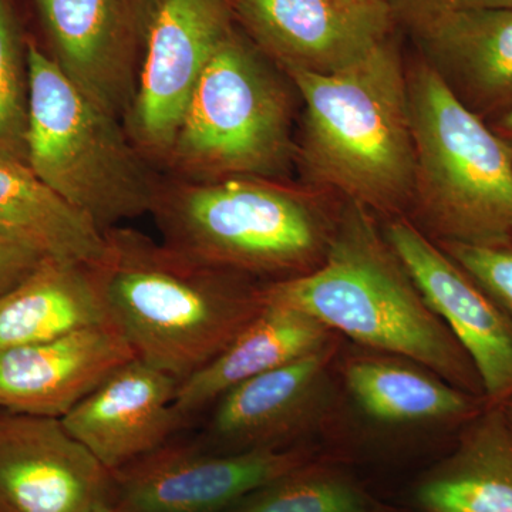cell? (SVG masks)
Returning <instances> with one entry per match:
<instances>
[{
	"instance_id": "1",
	"label": "cell",
	"mask_w": 512,
	"mask_h": 512,
	"mask_svg": "<svg viewBox=\"0 0 512 512\" xmlns=\"http://www.w3.org/2000/svg\"><path fill=\"white\" fill-rule=\"evenodd\" d=\"M90 271L134 355L178 382L220 355L265 308L264 285L119 225Z\"/></svg>"
},
{
	"instance_id": "22",
	"label": "cell",
	"mask_w": 512,
	"mask_h": 512,
	"mask_svg": "<svg viewBox=\"0 0 512 512\" xmlns=\"http://www.w3.org/2000/svg\"><path fill=\"white\" fill-rule=\"evenodd\" d=\"M0 237L43 258L93 265L104 247L103 231L25 161L0 154Z\"/></svg>"
},
{
	"instance_id": "29",
	"label": "cell",
	"mask_w": 512,
	"mask_h": 512,
	"mask_svg": "<svg viewBox=\"0 0 512 512\" xmlns=\"http://www.w3.org/2000/svg\"><path fill=\"white\" fill-rule=\"evenodd\" d=\"M501 409H503L505 420H507L508 426H510L512 433V396L510 399L505 400V402L501 404Z\"/></svg>"
},
{
	"instance_id": "25",
	"label": "cell",
	"mask_w": 512,
	"mask_h": 512,
	"mask_svg": "<svg viewBox=\"0 0 512 512\" xmlns=\"http://www.w3.org/2000/svg\"><path fill=\"white\" fill-rule=\"evenodd\" d=\"M436 242V241H434ZM512 319V239L495 247L437 242Z\"/></svg>"
},
{
	"instance_id": "30",
	"label": "cell",
	"mask_w": 512,
	"mask_h": 512,
	"mask_svg": "<svg viewBox=\"0 0 512 512\" xmlns=\"http://www.w3.org/2000/svg\"><path fill=\"white\" fill-rule=\"evenodd\" d=\"M96 512H119L116 510V508H114V505L113 504H107V505H104V507H101L100 510H97Z\"/></svg>"
},
{
	"instance_id": "15",
	"label": "cell",
	"mask_w": 512,
	"mask_h": 512,
	"mask_svg": "<svg viewBox=\"0 0 512 512\" xmlns=\"http://www.w3.org/2000/svg\"><path fill=\"white\" fill-rule=\"evenodd\" d=\"M393 13L468 110L490 121L512 109V8Z\"/></svg>"
},
{
	"instance_id": "21",
	"label": "cell",
	"mask_w": 512,
	"mask_h": 512,
	"mask_svg": "<svg viewBox=\"0 0 512 512\" xmlns=\"http://www.w3.org/2000/svg\"><path fill=\"white\" fill-rule=\"evenodd\" d=\"M111 325L89 265L46 258L0 296V350Z\"/></svg>"
},
{
	"instance_id": "16",
	"label": "cell",
	"mask_w": 512,
	"mask_h": 512,
	"mask_svg": "<svg viewBox=\"0 0 512 512\" xmlns=\"http://www.w3.org/2000/svg\"><path fill=\"white\" fill-rule=\"evenodd\" d=\"M178 382L134 357L62 421L111 474L170 443L184 420L174 409Z\"/></svg>"
},
{
	"instance_id": "3",
	"label": "cell",
	"mask_w": 512,
	"mask_h": 512,
	"mask_svg": "<svg viewBox=\"0 0 512 512\" xmlns=\"http://www.w3.org/2000/svg\"><path fill=\"white\" fill-rule=\"evenodd\" d=\"M305 101L303 157L323 183L384 214L412 207L414 143L407 73L389 39L342 72L284 70Z\"/></svg>"
},
{
	"instance_id": "23",
	"label": "cell",
	"mask_w": 512,
	"mask_h": 512,
	"mask_svg": "<svg viewBox=\"0 0 512 512\" xmlns=\"http://www.w3.org/2000/svg\"><path fill=\"white\" fill-rule=\"evenodd\" d=\"M229 512H390L320 457L279 478Z\"/></svg>"
},
{
	"instance_id": "8",
	"label": "cell",
	"mask_w": 512,
	"mask_h": 512,
	"mask_svg": "<svg viewBox=\"0 0 512 512\" xmlns=\"http://www.w3.org/2000/svg\"><path fill=\"white\" fill-rule=\"evenodd\" d=\"M320 457L309 444L220 451L170 441L113 473L111 504L119 512H229Z\"/></svg>"
},
{
	"instance_id": "17",
	"label": "cell",
	"mask_w": 512,
	"mask_h": 512,
	"mask_svg": "<svg viewBox=\"0 0 512 512\" xmlns=\"http://www.w3.org/2000/svg\"><path fill=\"white\" fill-rule=\"evenodd\" d=\"M134 357L113 325L0 350V410L63 419Z\"/></svg>"
},
{
	"instance_id": "13",
	"label": "cell",
	"mask_w": 512,
	"mask_h": 512,
	"mask_svg": "<svg viewBox=\"0 0 512 512\" xmlns=\"http://www.w3.org/2000/svg\"><path fill=\"white\" fill-rule=\"evenodd\" d=\"M235 20L282 70L333 74L389 39L387 0H232Z\"/></svg>"
},
{
	"instance_id": "28",
	"label": "cell",
	"mask_w": 512,
	"mask_h": 512,
	"mask_svg": "<svg viewBox=\"0 0 512 512\" xmlns=\"http://www.w3.org/2000/svg\"><path fill=\"white\" fill-rule=\"evenodd\" d=\"M487 123L512 148V109Z\"/></svg>"
},
{
	"instance_id": "27",
	"label": "cell",
	"mask_w": 512,
	"mask_h": 512,
	"mask_svg": "<svg viewBox=\"0 0 512 512\" xmlns=\"http://www.w3.org/2000/svg\"><path fill=\"white\" fill-rule=\"evenodd\" d=\"M397 10H476L511 9L512 0H387Z\"/></svg>"
},
{
	"instance_id": "20",
	"label": "cell",
	"mask_w": 512,
	"mask_h": 512,
	"mask_svg": "<svg viewBox=\"0 0 512 512\" xmlns=\"http://www.w3.org/2000/svg\"><path fill=\"white\" fill-rule=\"evenodd\" d=\"M424 512H512V433L501 406L458 431L453 450L416 490Z\"/></svg>"
},
{
	"instance_id": "31",
	"label": "cell",
	"mask_w": 512,
	"mask_h": 512,
	"mask_svg": "<svg viewBox=\"0 0 512 512\" xmlns=\"http://www.w3.org/2000/svg\"><path fill=\"white\" fill-rule=\"evenodd\" d=\"M349 2H366V0H349Z\"/></svg>"
},
{
	"instance_id": "24",
	"label": "cell",
	"mask_w": 512,
	"mask_h": 512,
	"mask_svg": "<svg viewBox=\"0 0 512 512\" xmlns=\"http://www.w3.org/2000/svg\"><path fill=\"white\" fill-rule=\"evenodd\" d=\"M29 120L28 43L10 0H0V154L26 163Z\"/></svg>"
},
{
	"instance_id": "5",
	"label": "cell",
	"mask_w": 512,
	"mask_h": 512,
	"mask_svg": "<svg viewBox=\"0 0 512 512\" xmlns=\"http://www.w3.org/2000/svg\"><path fill=\"white\" fill-rule=\"evenodd\" d=\"M406 73L421 231L477 247L511 241L512 148L426 60Z\"/></svg>"
},
{
	"instance_id": "14",
	"label": "cell",
	"mask_w": 512,
	"mask_h": 512,
	"mask_svg": "<svg viewBox=\"0 0 512 512\" xmlns=\"http://www.w3.org/2000/svg\"><path fill=\"white\" fill-rule=\"evenodd\" d=\"M113 474L62 419L0 410V512H96Z\"/></svg>"
},
{
	"instance_id": "18",
	"label": "cell",
	"mask_w": 512,
	"mask_h": 512,
	"mask_svg": "<svg viewBox=\"0 0 512 512\" xmlns=\"http://www.w3.org/2000/svg\"><path fill=\"white\" fill-rule=\"evenodd\" d=\"M336 372L360 416L387 430L458 433L487 404L414 360L359 346L340 349Z\"/></svg>"
},
{
	"instance_id": "11",
	"label": "cell",
	"mask_w": 512,
	"mask_h": 512,
	"mask_svg": "<svg viewBox=\"0 0 512 512\" xmlns=\"http://www.w3.org/2000/svg\"><path fill=\"white\" fill-rule=\"evenodd\" d=\"M342 338L239 384L211 407L204 436L220 451L306 444L335 420Z\"/></svg>"
},
{
	"instance_id": "10",
	"label": "cell",
	"mask_w": 512,
	"mask_h": 512,
	"mask_svg": "<svg viewBox=\"0 0 512 512\" xmlns=\"http://www.w3.org/2000/svg\"><path fill=\"white\" fill-rule=\"evenodd\" d=\"M234 22L232 0H161L137 97L123 121L151 163L165 167L192 93Z\"/></svg>"
},
{
	"instance_id": "19",
	"label": "cell",
	"mask_w": 512,
	"mask_h": 512,
	"mask_svg": "<svg viewBox=\"0 0 512 512\" xmlns=\"http://www.w3.org/2000/svg\"><path fill=\"white\" fill-rule=\"evenodd\" d=\"M265 305L220 355L178 384L174 409L184 423L208 412L239 384L316 352L339 336L306 313Z\"/></svg>"
},
{
	"instance_id": "4",
	"label": "cell",
	"mask_w": 512,
	"mask_h": 512,
	"mask_svg": "<svg viewBox=\"0 0 512 512\" xmlns=\"http://www.w3.org/2000/svg\"><path fill=\"white\" fill-rule=\"evenodd\" d=\"M150 215L168 247L262 284L318 268L333 232L308 197L271 178L170 175Z\"/></svg>"
},
{
	"instance_id": "26",
	"label": "cell",
	"mask_w": 512,
	"mask_h": 512,
	"mask_svg": "<svg viewBox=\"0 0 512 512\" xmlns=\"http://www.w3.org/2000/svg\"><path fill=\"white\" fill-rule=\"evenodd\" d=\"M43 259L46 258L36 254L32 249L0 237V296L18 285L30 272L35 271Z\"/></svg>"
},
{
	"instance_id": "9",
	"label": "cell",
	"mask_w": 512,
	"mask_h": 512,
	"mask_svg": "<svg viewBox=\"0 0 512 512\" xmlns=\"http://www.w3.org/2000/svg\"><path fill=\"white\" fill-rule=\"evenodd\" d=\"M53 60L123 123L133 107L161 0H36Z\"/></svg>"
},
{
	"instance_id": "7",
	"label": "cell",
	"mask_w": 512,
	"mask_h": 512,
	"mask_svg": "<svg viewBox=\"0 0 512 512\" xmlns=\"http://www.w3.org/2000/svg\"><path fill=\"white\" fill-rule=\"evenodd\" d=\"M264 53L232 30L205 67L165 168L192 181L274 178L292 157L291 103Z\"/></svg>"
},
{
	"instance_id": "12",
	"label": "cell",
	"mask_w": 512,
	"mask_h": 512,
	"mask_svg": "<svg viewBox=\"0 0 512 512\" xmlns=\"http://www.w3.org/2000/svg\"><path fill=\"white\" fill-rule=\"evenodd\" d=\"M383 235L421 295L470 357L485 402L501 406L512 396L510 316L414 222L394 217Z\"/></svg>"
},
{
	"instance_id": "6",
	"label": "cell",
	"mask_w": 512,
	"mask_h": 512,
	"mask_svg": "<svg viewBox=\"0 0 512 512\" xmlns=\"http://www.w3.org/2000/svg\"><path fill=\"white\" fill-rule=\"evenodd\" d=\"M29 120L26 164L106 231L150 214L164 177L128 136L28 42Z\"/></svg>"
},
{
	"instance_id": "2",
	"label": "cell",
	"mask_w": 512,
	"mask_h": 512,
	"mask_svg": "<svg viewBox=\"0 0 512 512\" xmlns=\"http://www.w3.org/2000/svg\"><path fill=\"white\" fill-rule=\"evenodd\" d=\"M264 299L306 313L359 348L414 360L484 399L470 357L359 205L333 225L318 268L265 284Z\"/></svg>"
}]
</instances>
